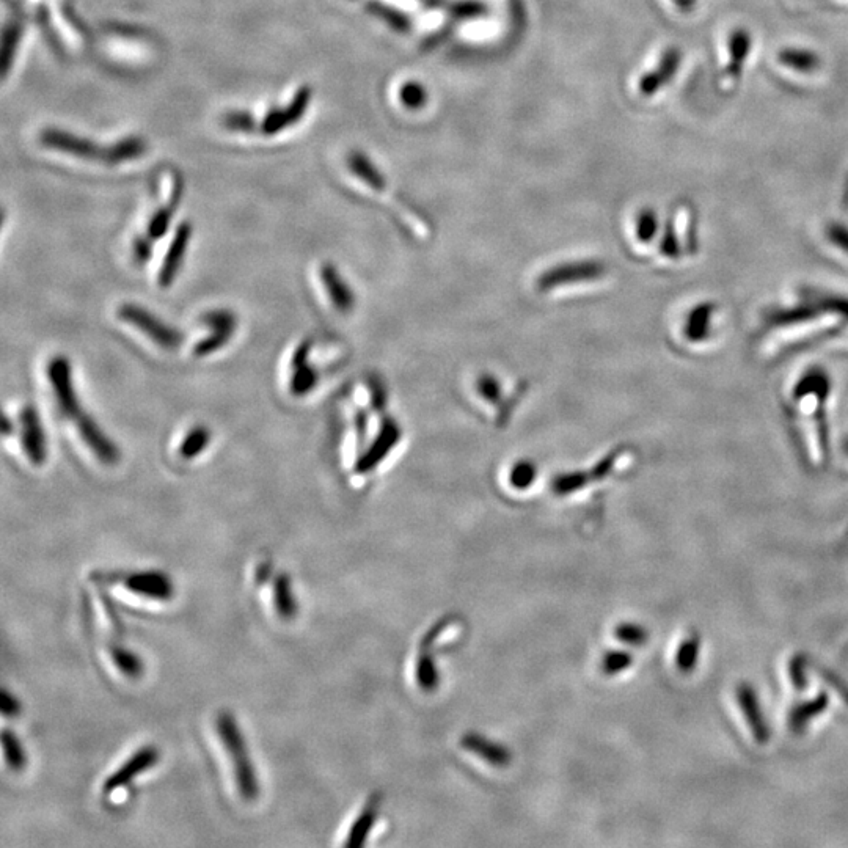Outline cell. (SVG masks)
<instances>
[{
	"mask_svg": "<svg viewBox=\"0 0 848 848\" xmlns=\"http://www.w3.org/2000/svg\"><path fill=\"white\" fill-rule=\"evenodd\" d=\"M118 316L121 321L128 322L129 326L136 327L140 332L145 333L150 340L161 346L162 349L173 351L178 349L183 343V333L180 330L173 329L167 322L153 315L151 311L145 310L136 304L121 305L118 310Z\"/></svg>",
	"mask_w": 848,
	"mask_h": 848,
	"instance_id": "obj_4",
	"label": "cell"
},
{
	"mask_svg": "<svg viewBox=\"0 0 848 848\" xmlns=\"http://www.w3.org/2000/svg\"><path fill=\"white\" fill-rule=\"evenodd\" d=\"M715 316H717V307L710 302H702L691 308L685 316L684 327H682L685 340L695 346L709 341L713 335Z\"/></svg>",
	"mask_w": 848,
	"mask_h": 848,
	"instance_id": "obj_13",
	"label": "cell"
},
{
	"mask_svg": "<svg viewBox=\"0 0 848 848\" xmlns=\"http://www.w3.org/2000/svg\"><path fill=\"white\" fill-rule=\"evenodd\" d=\"M159 751L156 746H143L136 753L129 756L120 767L115 770L109 778L104 781V794H114L117 790L128 787L134 779L158 764Z\"/></svg>",
	"mask_w": 848,
	"mask_h": 848,
	"instance_id": "obj_6",
	"label": "cell"
},
{
	"mask_svg": "<svg viewBox=\"0 0 848 848\" xmlns=\"http://www.w3.org/2000/svg\"><path fill=\"white\" fill-rule=\"evenodd\" d=\"M2 431H4L5 437H8V435H11L13 434V432H15V424H13V421H11L10 418L7 417V415H5L4 423H2Z\"/></svg>",
	"mask_w": 848,
	"mask_h": 848,
	"instance_id": "obj_49",
	"label": "cell"
},
{
	"mask_svg": "<svg viewBox=\"0 0 848 848\" xmlns=\"http://www.w3.org/2000/svg\"><path fill=\"white\" fill-rule=\"evenodd\" d=\"M209 442H211V431L206 426H195L184 437L180 446V454L187 461H191L208 448Z\"/></svg>",
	"mask_w": 848,
	"mask_h": 848,
	"instance_id": "obj_25",
	"label": "cell"
},
{
	"mask_svg": "<svg viewBox=\"0 0 848 848\" xmlns=\"http://www.w3.org/2000/svg\"><path fill=\"white\" fill-rule=\"evenodd\" d=\"M779 60L787 68L797 71L801 74L816 73L819 70L820 60L819 55L809 51V49L789 48L784 49L779 54Z\"/></svg>",
	"mask_w": 848,
	"mask_h": 848,
	"instance_id": "obj_20",
	"label": "cell"
},
{
	"mask_svg": "<svg viewBox=\"0 0 848 848\" xmlns=\"http://www.w3.org/2000/svg\"><path fill=\"white\" fill-rule=\"evenodd\" d=\"M806 660L803 657H794V660L790 662V679H792V684L797 690H805L806 688Z\"/></svg>",
	"mask_w": 848,
	"mask_h": 848,
	"instance_id": "obj_42",
	"label": "cell"
},
{
	"mask_svg": "<svg viewBox=\"0 0 848 848\" xmlns=\"http://www.w3.org/2000/svg\"><path fill=\"white\" fill-rule=\"evenodd\" d=\"M170 223H172V212L169 209L164 208L156 212L153 219H151L150 225H148V238L151 241L161 239L169 231Z\"/></svg>",
	"mask_w": 848,
	"mask_h": 848,
	"instance_id": "obj_37",
	"label": "cell"
},
{
	"mask_svg": "<svg viewBox=\"0 0 848 848\" xmlns=\"http://www.w3.org/2000/svg\"><path fill=\"white\" fill-rule=\"evenodd\" d=\"M735 698L739 704L740 712L743 713L746 726L750 728L753 739L759 745H764L770 740V731L762 715L761 702L757 698L756 690L750 684H740L735 690Z\"/></svg>",
	"mask_w": 848,
	"mask_h": 848,
	"instance_id": "obj_11",
	"label": "cell"
},
{
	"mask_svg": "<svg viewBox=\"0 0 848 848\" xmlns=\"http://www.w3.org/2000/svg\"><path fill=\"white\" fill-rule=\"evenodd\" d=\"M321 280L324 283V288L327 289V293H329L332 304L338 311L348 313L354 308V293H352V289L349 288L346 280L341 277L337 267L329 263L322 264Z\"/></svg>",
	"mask_w": 848,
	"mask_h": 848,
	"instance_id": "obj_14",
	"label": "cell"
},
{
	"mask_svg": "<svg viewBox=\"0 0 848 848\" xmlns=\"http://www.w3.org/2000/svg\"><path fill=\"white\" fill-rule=\"evenodd\" d=\"M19 38V27L18 26H10L7 30H5L4 35V46H2V68H4V73H7L8 70V62H10V57L13 52H15L16 43H18Z\"/></svg>",
	"mask_w": 848,
	"mask_h": 848,
	"instance_id": "obj_41",
	"label": "cell"
},
{
	"mask_svg": "<svg viewBox=\"0 0 848 848\" xmlns=\"http://www.w3.org/2000/svg\"><path fill=\"white\" fill-rule=\"evenodd\" d=\"M228 125L236 129H249L252 126V120L244 115L234 114L228 117Z\"/></svg>",
	"mask_w": 848,
	"mask_h": 848,
	"instance_id": "obj_46",
	"label": "cell"
},
{
	"mask_svg": "<svg viewBox=\"0 0 848 848\" xmlns=\"http://www.w3.org/2000/svg\"><path fill=\"white\" fill-rule=\"evenodd\" d=\"M765 335L772 352L805 348L812 341L828 338L848 324V297L817 294L789 307L775 308L765 316Z\"/></svg>",
	"mask_w": 848,
	"mask_h": 848,
	"instance_id": "obj_1",
	"label": "cell"
},
{
	"mask_svg": "<svg viewBox=\"0 0 848 848\" xmlns=\"http://www.w3.org/2000/svg\"><path fill=\"white\" fill-rule=\"evenodd\" d=\"M658 216L652 209H644L638 214L635 223V234L638 241L649 244L658 234Z\"/></svg>",
	"mask_w": 848,
	"mask_h": 848,
	"instance_id": "obj_30",
	"label": "cell"
},
{
	"mask_svg": "<svg viewBox=\"0 0 848 848\" xmlns=\"http://www.w3.org/2000/svg\"><path fill=\"white\" fill-rule=\"evenodd\" d=\"M19 423H21V443L24 453L33 465L41 467L48 459V440H46L40 414L33 406L22 407Z\"/></svg>",
	"mask_w": 848,
	"mask_h": 848,
	"instance_id": "obj_7",
	"label": "cell"
},
{
	"mask_svg": "<svg viewBox=\"0 0 848 848\" xmlns=\"http://www.w3.org/2000/svg\"><path fill=\"white\" fill-rule=\"evenodd\" d=\"M366 8H368V11L373 13L374 16H379V18L384 19L388 26L392 27V29L396 30V32L406 33L409 32L410 27H412V22H410L409 16L404 15L403 11H399L396 10V8L382 4V2L371 0V2H368V7Z\"/></svg>",
	"mask_w": 848,
	"mask_h": 848,
	"instance_id": "obj_26",
	"label": "cell"
},
{
	"mask_svg": "<svg viewBox=\"0 0 848 848\" xmlns=\"http://www.w3.org/2000/svg\"><path fill=\"white\" fill-rule=\"evenodd\" d=\"M615 636L622 644H627V646H643L649 640L647 630L643 626L633 624V622L619 624L615 629Z\"/></svg>",
	"mask_w": 848,
	"mask_h": 848,
	"instance_id": "obj_33",
	"label": "cell"
},
{
	"mask_svg": "<svg viewBox=\"0 0 848 848\" xmlns=\"http://www.w3.org/2000/svg\"><path fill=\"white\" fill-rule=\"evenodd\" d=\"M828 241L833 247L848 255V227L844 223H830L827 228Z\"/></svg>",
	"mask_w": 848,
	"mask_h": 848,
	"instance_id": "obj_40",
	"label": "cell"
},
{
	"mask_svg": "<svg viewBox=\"0 0 848 848\" xmlns=\"http://www.w3.org/2000/svg\"><path fill=\"white\" fill-rule=\"evenodd\" d=\"M110 657H112V662H114V665L117 666L118 671L123 676L128 677V679H139V677H142L145 665H143L142 658L136 652L129 651L126 647L112 646L110 647Z\"/></svg>",
	"mask_w": 848,
	"mask_h": 848,
	"instance_id": "obj_22",
	"label": "cell"
},
{
	"mask_svg": "<svg viewBox=\"0 0 848 848\" xmlns=\"http://www.w3.org/2000/svg\"><path fill=\"white\" fill-rule=\"evenodd\" d=\"M674 2L682 13H690L696 5V0H674Z\"/></svg>",
	"mask_w": 848,
	"mask_h": 848,
	"instance_id": "obj_47",
	"label": "cell"
},
{
	"mask_svg": "<svg viewBox=\"0 0 848 848\" xmlns=\"http://www.w3.org/2000/svg\"><path fill=\"white\" fill-rule=\"evenodd\" d=\"M43 143L48 147L57 148V150L66 151V153L77 154V156H85V158H93V156H101L103 151H99L93 143L85 142V140L77 139V137L65 134L59 131H46L41 137Z\"/></svg>",
	"mask_w": 848,
	"mask_h": 848,
	"instance_id": "obj_18",
	"label": "cell"
},
{
	"mask_svg": "<svg viewBox=\"0 0 848 848\" xmlns=\"http://www.w3.org/2000/svg\"><path fill=\"white\" fill-rule=\"evenodd\" d=\"M415 677H417L418 687L423 691H434L439 687L440 676L439 669L435 665L434 657L428 651V647L421 644V652L417 658V669H415Z\"/></svg>",
	"mask_w": 848,
	"mask_h": 848,
	"instance_id": "obj_21",
	"label": "cell"
},
{
	"mask_svg": "<svg viewBox=\"0 0 848 848\" xmlns=\"http://www.w3.org/2000/svg\"><path fill=\"white\" fill-rule=\"evenodd\" d=\"M311 344L308 341H304V343L300 344L297 351L294 352L293 355V368H297V366L304 365V363H308V355H310Z\"/></svg>",
	"mask_w": 848,
	"mask_h": 848,
	"instance_id": "obj_45",
	"label": "cell"
},
{
	"mask_svg": "<svg viewBox=\"0 0 848 848\" xmlns=\"http://www.w3.org/2000/svg\"><path fill=\"white\" fill-rule=\"evenodd\" d=\"M217 734L223 750L227 751L233 767L234 783L242 800L255 801L260 797V781L256 775L252 757L247 748L244 734L233 713L220 712L216 721Z\"/></svg>",
	"mask_w": 848,
	"mask_h": 848,
	"instance_id": "obj_3",
	"label": "cell"
},
{
	"mask_svg": "<svg viewBox=\"0 0 848 848\" xmlns=\"http://www.w3.org/2000/svg\"><path fill=\"white\" fill-rule=\"evenodd\" d=\"M203 326L208 327L211 332H231L234 333L238 327V319L230 310H212L205 313L200 319Z\"/></svg>",
	"mask_w": 848,
	"mask_h": 848,
	"instance_id": "obj_29",
	"label": "cell"
},
{
	"mask_svg": "<svg viewBox=\"0 0 848 848\" xmlns=\"http://www.w3.org/2000/svg\"><path fill=\"white\" fill-rule=\"evenodd\" d=\"M844 451H845V454H847V456H848V437H847V439H845V442H844Z\"/></svg>",
	"mask_w": 848,
	"mask_h": 848,
	"instance_id": "obj_50",
	"label": "cell"
},
{
	"mask_svg": "<svg viewBox=\"0 0 848 848\" xmlns=\"http://www.w3.org/2000/svg\"><path fill=\"white\" fill-rule=\"evenodd\" d=\"M828 702H830L828 696L825 695V693H820L819 696L811 699V701L803 702L800 706L795 707V709L792 710V713H790V729L794 732L803 731V729L808 726L809 721L820 717V715L827 710Z\"/></svg>",
	"mask_w": 848,
	"mask_h": 848,
	"instance_id": "obj_19",
	"label": "cell"
},
{
	"mask_svg": "<svg viewBox=\"0 0 848 848\" xmlns=\"http://www.w3.org/2000/svg\"><path fill=\"white\" fill-rule=\"evenodd\" d=\"M534 472H536V470H534L533 465H516V467L512 468L511 472V486L520 490L528 489V487L533 484L534 476H536V473Z\"/></svg>",
	"mask_w": 848,
	"mask_h": 848,
	"instance_id": "obj_39",
	"label": "cell"
},
{
	"mask_svg": "<svg viewBox=\"0 0 848 848\" xmlns=\"http://www.w3.org/2000/svg\"><path fill=\"white\" fill-rule=\"evenodd\" d=\"M272 600H274L275 611L280 618L291 621L296 618L299 605H297L296 594H294L293 582L286 574H280L274 580L272 586Z\"/></svg>",
	"mask_w": 848,
	"mask_h": 848,
	"instance_id": "obj_17",
	"label": "cell"
},
{
	"mask_svg": "<svg viewBox=\"0 0 848 848\" xmlns=\"http://www.w3.org/2000/svg\"><path fill=\"white\" fill-rule=\"evenodd\" d=\"M486 5L478 4V2H456L450 4L448 13L456 19H473L478 16H483L486 13Z\"/></svg>",
	"mask_w": 848,
	"mask_h": 848,
	"instance_id": "obj_38",
	"label": "cell"
},
{
	"mask_svg": "<svg viewBox=\"0 0 848 848\" xmlns=\"http://www.w3.org/2000/svg\"><path fill=\"white\" fill-rule=\"evenodd\" d=\"M234 333L231 332H211V335L203 338L202 341H198L195 344L194 355L195 357H208V355L216 354L217 351L225 346V344L230 343L231 338H233Z\"/></svg>",
	"mask_w": 848,
	"mask_h": 848,
	"instance_id": "obj_32",
	"label": "cell"
},
{
	"mask_svg": "<svg viewBox=\"0 0 848 848\" xmlns=\"http://www.w3.org/2000/svg\"><path fill=\"white\" fill-rule=\"evenodd\" d=\"M699 654H701V641L699 636L691 635L685 638L677 647L676 668L680 673L688 674L698 665Z\"/></svg>",
	"mask_w": 848,
	"mask_h": 848,
	"instance_id": "obj_24",
	"label": "cell"
},
{
	"mask_svg": "<svg viewBox=\"0 0 848 848\" xmlns=\"http://www.w3.org/2000/svg\"><path fill=\"white\" fill-rule=\"evenodd\" d=\"M831 377L827 370L812 366L795 381L790 403L806 446L808 461L816 467L828 457L827 404L831 398Z\"/></svg>",
	"mask_w": 848,
	"mask_h": 848,
	"instance_id": "obj_2",
	"label": "cell"
},
{
	"mask_svg": "<svg viewBox=\"0 0 848 848\" xmlns=\"http://www.w3.org/2000/svg\"><path fill=\"white\" fill-rule=\"evenodd\" d=\"M379 806H381V798L373 797L368 801V805L360 812V816L352 823L351 830L348 833V839L344 842V847H362L366 844V839L373 831L376 825L377 817H379Z\"/></svg>",
	"mask_w": 848,
	"mask_h": 848,
	"instance_id": "obj_16",
	"label": "cell"
},
{
	"mask_svg": "<svg viewBox=\"0 0 848 848\" xmlns=\"http://www.w3.org/2000/svg\"><path fill=\"white\" fill-rule=\"evenodd\" d=\"M349 165H351L352 172L359 176L360 180L365 181L368 186L373 187L376 191H384V176L379 173V170L371 164L370 159L366 156L360 153L351 154Z\"/></svg>",
	"mask_w": 848,
	"mask_h": 848,
	"instance_id": "obj_23",
	"label": "cell"
},
{
	"mask_svg": "<svg viewBox=\"0 0 848 848\" xmlns=\"http://www.w3.org/2000/svg\"><path fill=\"white\" fill-rule=\"evenodd\" d=\"M428 8H439V10H448L450 4L446 0H421Z\"/></svg>",
	"mask_w": 848,
	"mask_h": 848,
	"instance_id": "obj_48",
	"label": "cell"
},
{
	"mask_svg": "<svg viewBox=\"0 0 848 848\" xmlns=\"http://www.w3.org/2000/svg\"><path fill=\"white\" fill-rule=\"evenodd\" d=\"M0 740H2V750H4L5 762H7L8 767L15 772H21L22 768L26 767L27 754L15 732L4 729Z\"/></svg>",
	"mask_w": 848,
	"mask_h": 848,
	"instance_id": "obj_27",
	"label": "cell"
},
{
	"mask_svg": "<svg viewBox=\"0 0 848 848\" xmlns=\"http://www.w3.org/2000/svg\"><path fill=\"white\" fill-rule=\"evenodd\" d=\"M310 99V88H300L299 92H297L296 98L293 99V103L289 106V109L283 110L288 126L294 125L296 121H299V118L304 117L305 112H307L308 104H310Z\"/></svg>",
	"mask_w": 848,
	"mask_h": 848,
	"instance_id": "obj_35",
	"label": "cell"
},
{
	"mask_svg": "<svg viewBox=\"0 0 848 848\" xmlns=\"http://www.w3.org/2000/svg\"><path fill=\"white\" fill-rule=\"evenodd\" d=\"M125 588L129 593L145 599L167 602L175 594L172 578L164 572L145 571L129 575L125 580Z\"/></svg>",
	"mask_w": 848,
	"mask_h": 848,
	"instance_id": "obj_9",
	"label": "cell"
},
{
	"mask_svg": "<svg viewBox=\"0 0 848 848\" xmlns=\"http://www.w3.org/2000/svg\"><path fill=\"white\" fill-rule=\"evenodd\" d=\"M294 373L293 377H291V384H289V390L293 393L294 396L300 398V396H305L307 393H310L313 388L316 387L319 381V374L316 368L308 365V363H304V365L297 366V368H293Z\"/></svg>",
	"mask_w": 848,
	"mask_h": 848,
	"instance_id": "obj_28",
	"label": "cell"
},
{
	"mask_svg": "<svg viewBox=\"0 0 848 848\" xmlns=\"http://www.w3.org/2000/svg\"><path fill=\"white\" fill-rule=\"evenodd\" d=\"M680 63V54L676 49H669L663 54L662 60L658 63L657 68L641 79L640 92L644 96H652L673 79L676 74L677 66Z\"/></svg>",
	"mask_w": 848,
	"mask_h": 848,
	"instance_id": "obj_15",
	"label": "cell"
},
{
	"mask_svg": "<svg viewBox=\"0 0 848 848\" xmlns=\"http://www.w3.org/2000/svg\"><path fill=\"white\" fill-rule=\"evenodd\" d=\"M150 241V238H139L134 242V255H136V260L140 261V263H147L150 260L151 253H153V247H151Z\"/></svg>",
	"mask_w": 848,
	"mask_h": 848,
	"instance_id": "obj_44",
	"label": "cell"
},
{
	"mask_svg": "<svg viewBox=\"0 0 848 848\" xmlns=\"http://www.w3.org/2000/svg\"><path fill=\"white\" fill-rule=\"evenodd\" d=\"M401 103L409 110L423 109L424 104L428 103V93L424 90L423 85L418 82H407L399 92Z\"/></svg>",
	"mask_w": 848,
	"mask_h": 848,
	"instance_id": "obj_34",
	"label": "cell"
},
{
	"mask_svg": "<svg viewBox=\"0 0 848 848\" xmlns=\"http://www.w3.org/2000/svg\"><path fill=\"white\" fill-rule=\"evenodd\" d=\"M191 239V223H181L180 227L176 228L172 244H170L169 250L165 253L164 261H162L161 271H159L158 277L161 288H170L175 283L176 277L180 274L181 266H183L184 256H186L187 249H189Z\"/></svg>",
	"mask_w": 848,
	"mask_h": 848,
	"instance_id": "obj_10",
	"label": "cell"
},
{
	"mask_svg": "<svg viewBox=\"0 0 848 848\" xmlns=\"http://www.w3.org/2000/svg\"><path fill=\"white\" fill-rule=\"evenodd\" d=\"M461 746L462 750L479 757L481 761L492 765V767L505 768L512 761L511 751L505 745L487 739L478 732H467V734L462 735Z\"/></svg>",
	"mask_w": 848,
	"mask_h": 848,
	"instance_id": "obj_12",
	"label": "cell"
},
{
	"mask_svg": "<svg viewBox=\"0 0 848 848\" xmlns=\"http://www.w3.org/2000/svg\"><path fill=\"white\" fill-rule=\"evenodd\" d=\"M632 654L626 651H610L602 658V671L605 676H618L632 668Z\"/></svg>",
	"mask_w": 848,
	"mask_h": 848,
	"instance_id": "obj_31",
	"label": "cell"
},
{
	"mask_svg": "<svg viewBox=\"0 0 848 848\" xmlns=\"http://www.w3.org/2000/svg\"><path fill=\"white\" fill-rule=\"evenodd\" d=\"M0 712L4 717H16L21 712V704L8 690H2L0 695Z\"/></svg>",
	"mask_w": 848,
	"mask_h": 848,
	"instance_id": "obj_43",
	"label": "cell"
},
{
	"mask_svg": "<svg viewBox=\"0 0 848 848\" xmlns=\"http://www.w3.org/2000/svg\"><path fill=\"white\" fill-rule=\"evenodd\" d=\"M48 379L54 392L55 401L59 404V410L65 417L76 420L81 412V404L77 398L76 388L73 382V368L71 362L65 355H57L49 362Z\"/></svg>",
	"mask_w": 848,
	"mask_h": 848,
	"instance_id": "obj_5",
	"label": "cell"
},
{
	"mask_svg": "<svg viewBox=\"0 0 848 848\" xmlns=\"http://www.w3.org/2000/svg\"><path fill=\"white\" fill-rule=\"evenodd\" d=\"M77 429L88 450L95 454L101 464L115 465L120 462L118 446L104 434L98 423L90 415L81 414L76 418Z\"/></svg>",
	"mask_w": 848,
	"mask_h": 848,
	"instance_id": "obj_8",
	"label": "cell"
},
{
	"mask_svg": "<svg viewBox=\"0 0 848 848\" xmlns=\"http://www.w3.org/2000/svg\"><path fill=\"white\" fill-rule=\"evenodd\" d=\"M143 143L140 140H128V142L120 143L112 150L106 151V159L110 162L125 161V159L134 158L137 154L142 153Z\"/></svg>",
	"mask_w": 848,
	"mask_h": 848,
	"instance_id": "obj_36",
	"label": "cell"
}]
</instances>
